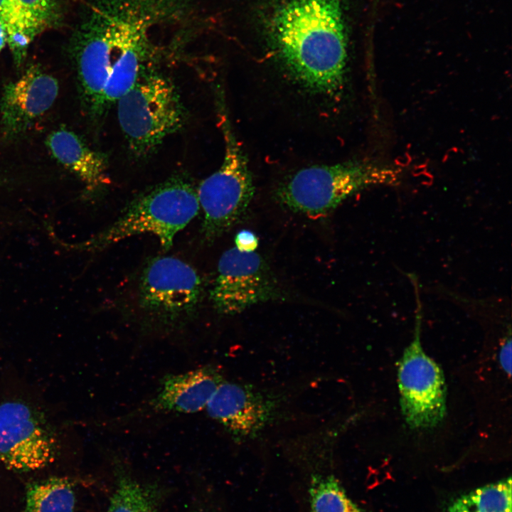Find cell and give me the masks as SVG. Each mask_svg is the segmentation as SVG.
I'll return each mask as SVG.
<instances>
[{
	"instance_id": "ffe728a7",
	"label": "cell",
	"mask_w": 512,
	"mask_h": 512,
	"mask_svg": "<svg viewBox=\"0 0 512 512\" xmlns=\"http://www.w3.org/2000/svg\"><path fill=\"white\" fill-rule=\"evenodd\" d=\"M26 17L42 31L57 26L62 14L55 0H12Z\"/></svg>"
},
{
	"instance_id": "603a6c76",
	"label": "cell",
	"mask_w": 512,
	"mask_h": 512,
	"mask_svg": "<svg viewBox=\"0 0 512 512\" xmlns=\"http://www.w3.org/2000/svg\"><path fill=\"white\" fill-rule=\"evenodd\" d=\"M7 44V33L4 24L0 21V52Z\"/></svg>"
},
{
	"instance_id": "3957f363",
	"label": "cell",
	"mask_w": 512,
	"mask_h": 512,
	"mask_svg": "<svg viewBox=\"0 0 512 512\" xmlns=\"http://www.w3.org/2000/svg\"><path fill=\"white\" fill-rule=\"evenodd\" d=\"M115 103L120 128L137 156L151 154L184 122V108L174 84L146 68Z\"/></svg>"
},
{
	"instance_id": "7a4b0ae2",
	"label": "cell",
	"mask_w": 512,
	"mask_h": 512,
	"mask_svg": "<svg viewBox=\"0 0 512 512\" xmlns=\"http://www.w3.org/2000/svg\"><path fill=\"white\" fill-rule=\"evenodd\" d=\"M200 210L196 190L181 177H174L138 196L120 216L88 244L109 246L127 238L149 233L169 250L175 235Z\"/></svg>"
},
{
	"instance_id": "2e32d148",
	"label": "cell",
	"mask_w": 512,
	"mask_h": 512,
	"mask_svg": "<svg viewBox=\"0 0 512 512\" xmlns=\"http://www.w3.org/2000/svg\"><path fill=\"white\" fill-rule=\"evenodd\" d=\"M0 21L6 28L7 45L18 68L25 61L31 43L42 31L26 17L12 0H0Z\"/></svg>"
},
{
	"instance_id": "ba28073f",
	"label": "cell",
	"mask_w": 512,
	"mask_h": 512,
	"mask_svg": "<svg viewBox=\"0 0 512 512\" xmlns=\"http://www.w3.org/2000/svg\"><path fill=\"white\" fill-rule=\"evenodd\" d=\"M281 297L273 273L258 253L242 252L234 247L221 255L210 291V299L218 312L234 315Z\"/></svg>"
},
{
	"instance_id": "7402d4cb",
	"label": "cell",
	"mask_w": 512,
	"mask_h": 512,
	"mask_svg": "<svg viewBox=\"0 0 512 512\" xmlns=\"http://www.w3.org/2000/svg\"><path fill=\"white\" fill-rule=\"evenodd\" d=\"M499 363L502 370L510 376L511 374V339L508 337L501 347Z\"/></svg>"
},
{
	"instance_id": "cb8c5ba5",
	"label": "cell",
	"mask_w": 512,
	"mask_h": 512,
	"mask_svg": "<svg viewBox=\"0 0 512 512\" xmlns=\"http://www.w3.org/2000/svg\"><path fill=\"white\" fill-rule=\"evenodd\" d=\"M447 512H466V511L456 506L454 503L448 508Z\"/></svg>"
},
{
	"instance_id": "ac0fdd59",
	"label": "cell",
	"mask_w": 512,
	"mask_h": 512,
	"mask_svg": "<svg viewBox=\"0 0 512 512\" xmlns=\"http://www.w3.org/2000/svg\"><path fill=\"white\" fill-rule=\"evenodd\" d=\"M511 478L476 489L454 503L466 512H512Z\"/></svg>"
},
{
	"instance_id": "e0dca14e",
	"label": "cell",
	"mask_w": 512,
	"mask_h": 512,
	"mask_svg": "<svg viewBox=\"0 0 512 512\" xmlns=\"http://www.w3.org/2000/svg\"><path fill=\"white\" fill-rule=\"evenodd\" d=\"M309 493L310 512H363L331 475H314Z\"/></svg>"
},
{
	"instance_id": "9c48e42d",
	"label": "cell",
	"mask_w": 512,
	"mask_h": 512,
	"mask_svg": "<svg viewBox=\"0 0 512 512\" xmlns=\"http://www.w3.org/2000/svg\"><path fill=\"white\" fill-rule=\"evenodd\" d=\"M55 440L32 408L23 402L0 404V462L8 469L31 471L54 459Z\"/></svg>"
},
{
	"instance_id": "5b68a950",
	"label": "cell",
	"mask_w": 512,
	"mask_h": 512,
	"mask_svg": "<svg viewBox=\"0 0 512 512\" xmlns=\"http://www.w3.org/2000/svg\"><path fill=\"white\" fill-rule=\"evenodd\" d=\"M380 171L365 161L304 168L279 187V201L295 213L311 218L324 215L347 198L376 183Z\"/></svg>"
},
{
	"instance_id": "52a82bcc",
	"label": "cell",
	"mask_w": 512,
	"mask_h": 512,
	"mask_svg": "<svg viewBox=\"0 0 512 512\" xmlns=\"http://www.w3.org/2000/svg\"><path fill=\"white\" fill-rule=\"evenodd\" d=\"M202 293L203 282L194 268L176 257H158L143 270L139 304L149 316L171 324L191 315Z\"/></svg>"
},
{
	"instance_id": "30bf717a",
	"label": "cell",
	"mask_w": 512,
	"mask_h": 512,
	"mask_svg": "<svg viewBox=\"0 0 512 512\" xmlns=\"http://www.w3.org/2000/svg\"><path fill=\"white\" fill-rule=\"evenodd\" d=\"M70 52L85 113L92 119L106 110L104 92L111 70L110 45L102 27L88 12L74 33Z\"/></svg>"
},
{
	"instance_id": "9a60e30c",
	"label": "cell",
	"mask_w": 512,
	"mask_h": 512,
	"mask_svg": "<svg viewBox=\"0 0 512 512\" xmlns=\"http://www.w3.org/2000/svg\"><path fill=\"white\" fill-rule=\"evenodd\" d=\"M75 504L70 481L52 477L28 485L22 512H73Z\"/></svg>"
},
{
	"instance_id": "4fadbf2b",
	"label": "cell",
	"mask_w": 512,
	"mask_h": 512,
	"mask_svg": "<svg viewBox=\"0 0 512 512\" xmlns=\"http://www.w3.org/2000/svg\"><path fill=\"white\" fill-rule=\"evenodd\" d=\"M223 381L221 375L212 366L170 374L163 378L149 405L158 412H197L206 407Z\"/></svg>"
},
{
	"instance_id": "7c38bea8",
	"label": "cell",
	"mask_w": 512,
	"mask_h": 512,
	"mask_svg": "<svg viewBox=\"0 0 512 512\" xmlns=\"http://www.w3.org/2000/svg\"><path fill=\"white\" fill-rule=\"evenodd\" d=\"M58 92V80L39 65L5 85L0 100L3 137L12 139L24 133L52 107Z\"/></svg>"
},
{
	"instance_id": "44dd1931",
	"label": "cell",
	"mask_w": 512,
	"mask_h": 512,
	"mask_svg": "<svg viewBox=\"0 0 512 512\" xmlns=\"http://www.w3.org/2000/svg\"><path fill=\"white\" fill-rule=\"evenodd\" d=\"M235 247L242 252H255L258 245V239L255 233L243 230L235 238Z\"/></svg>"
},
{
	"instance_id": "277c9868",
	"label": "cell",
	"mask_w": 512,
	"mask_h": 512,
	"mask_svg": "<svg viewBox=\"0 0 512 512\" xmlns=\"http://www.w3.org/2000/svg\"><path fill=\"white\" fill-rule=\"evenodd\" d=\"M218 110L225 143L223 161L196 190L203 213L202 232L208 240L219 237L240 220L255 193L247 159L221 102Z\"/></svg>"
},
{
	"instance_id": "8fae6325",
	"label": "cell",
	"mask_w": 512,
	"mask_h": 512,
	"mask_svg": "<svg viewBox=\"0 0 512 512\" xmlns=\"http://www.w3.org/2000/svg\"><path fill=\"white\" fill-rule=\"evenodd\" d=\"M274 396L237 383L223 381L206 405L208 415L238 442L255 438L274 419Z\"/></svg>"
},
{
	"instance_id": "8992f818",
	"label": "cell",
	"mask_w": 512,
	"mask_h": 512,
	"mask_svg": "<svg viewBox=\"0 0 512 512\" xmlns=\"http://www.w3.org/2000/svg\"><path fill=\"white\" fill-rule=\"evenodd\" d=\"M417 319L414 338L399 361L400 402L410 427L430 429L445 416L447 388L442 370L422 347L420 318Z\"/></svg>"
},
{
	"instance_id": "6da1fadb",
	"label": "cell",
	"mask_w": 512,
	"mask_h": 512,
	"mask_svg": "<svg viewBox=\"0 0 512 512\" xmlns=\"http://www.w3.org/2000/svg\"><path fill=\"white\" fill-rule=\"evenodd\" d=\"M267 29L275 53L296 80L326 94L340 88L348 43L341 0H282Z\"/></svg>"
},
{
	"instance_id": "d6986e66",
	"label": "cell",
	"mask_w": 512,
	"mask_h": 512,
	"mask_svg": "<svg viewBox=\"0 0 512 512\" xmlns=\"http://www.w3.org/2000/svg\"><path fill=\"white\" fill-rule=\"evenodd\" d=\"M107 512H156V507L147 490L124 478L119 481Z\"/></svg>"
},
{
	"instance_id": "5bb4252c",
	"label": "cell",
	"mask_w": 512,
	"mask_h": 512,
	"mask_svg": "<svg viewBox=\"0 0 512 512\" xmlns=\"http://www.w3.org/2000/svg\"><path fill=\"white\" fill-rule=\"evenodd\" d=\"M46 146L56 161L78 176L90 190L107 182L106 157L91 149L77 134L60 128L52 132Z\"/></svg>"
}]
</instances>
